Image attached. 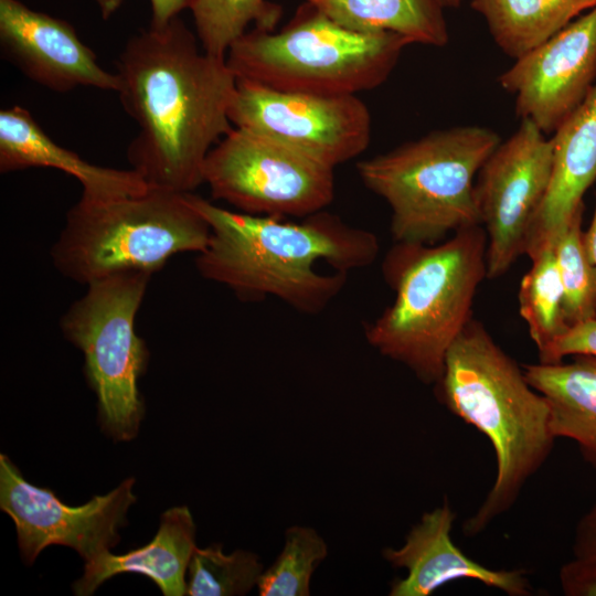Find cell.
Masks as SVG:
<instances>
[{"instance_id":"19","label":"cell","mask_w":596,"mask_h":596,"mask_svg":"<svg viewBox=\"0 0 596 596\" xmlns=\"http://www.w3.org/2000/svg\"><path fill=\"white\" fill-rule=\"evenodd\" d=\"M574 356L570 363L523 364V371L550 404L555 437L574 440L596 468V356Z\"/></svg>"},{"instance_id":"27","label":"cell","mask_w":596,"mask_h":596,"mask_svg":"<svg viewBox=\"0 0 596 596\" xmlns=\"http://www.w3.org/2000/svg\"><path fill=\"white\" fill-rule=\"evenodd\" d=\"M568 355L596 356V318L570 327L555 342L545 363H560Z\"/></svg>"},{"instance_id":"16","label":"cell","mask_w":596,"mask_h":596,"mask_svg":"<svg viewBox=\"0 0 596 596\" xmlns=\"http://www.w3.org/2000/svg\"><path fill=\"white\" fill-rule=\"evenodd\" d=\"M552 171L533 220L524 254L553 247L584 212L583 198L596 180V83L576 110L553 132Z\"/></svg>"},{"instance_id":"8","label":"cell","mask_w":596,"mask_h":596,"mask_svg":"<svg viewBox=\"0 0 596 596\" xmlns=\"http://www.w3.org/2000/svg\"><path fill=\"white\" fill-rule=\"evenodd\" d=\"M151 276L125 270L89 283L60 322L63 336L84 355L98 423L115 441L134 439L145 416L138 381L147 370L149 351L135 320Z\"/></svg>"},{"instance_id":"4","label":"cell","mask_w":596,"mask_h":596,"mask_svg":"<svg viewBox=\"0 0 596 596\" xmlns=\"http://www.w3.org/2000/svg\"><path fill=\"white\" fill-rule=\"evenodd\" d=\"M487 244L481 225L436 244L395 242L382 264L394 299L364 324L368 343L436 384L449 348L472 319L477 289L487 278Z\"/></svg>"},{"instance_id":"24","label":"cell","mask_w":596,"mask_h":596,"mask_svg":"<svg viewBox=\"0 0 596 596\" xmlns=\"http://www.w3.org/2000/svg\"><path fill=\"white\" fill-rule=\"evenodd\" d=\"M187 595H246L263 573L258 555L244 550L230 554L220 544L195 547L189 564Z\"/></svg>"},{"instance_id":"12","label":"cell","mask_w":596,"mask_h":596,"mask_svg":"<svg viewBox=\"0 0 596 596\" xmlns=\"http://www.w3.org/2000/svg\"><path fill=\"white\" fill-rule=\"evenodd\" d=\"M135 478H126L106 494L82 505H68L49 488L29 482L10 458L0 455V509L12 519L21 556L32 565L50 545L75 550L88 562L120 541L118 530L137 501Z\"/></svg>"},{"instance_id":"14","label":"cell","mask_w":596,"mask_h":596,"mask_svg":"<svg viewBox=\"0 0 596 596\" xmlns=\"http://www.w3.org/2000/svg\"><path fill=\"white\" fill-rule=\"evenodd\" d=\"M0 45L26 77L54 92L77 87L118 89L109 73L65 20L35 11L19 0H0Z\"/></svg>"},{"instance_id":"25","label":"cell","mask_w":596,"mask_h":596,"mask_svg":"<svg viewBox=\"0 0 596 596\" xmlns=\"http://www.w3.org/2000/svg\"><path fill=\"white\" fill-rule=\"evenodd\" d=\"M327 553V544L316 530L299 525L289 528L280 554L259 576L258 594L308 596L311 576Z\"/></svg>"},{"instance_id":"30","label":"cell","mask_w":596,"mask_h":596,"mask_svg":"<svg viewBox=\"0 0 596 596\" xmlns=\"http://www.w3.org/2000/svg\"><path fill=\"white\" fill-rule=\"evenodd\" d=\"M192 0H150L151 26H163L179 13L190 8Z\"/></svg>"},{"instance_id":"10","label":"cell","mask_w":596,"mask_h":596,"mask_svg":"<svg viewBox=\"0 0 596 596\" xmlns=\"http://www.w3.org/2000/svg\"><path fill=\"white\" fill-rule=\"evenodd\" d=\"M228 116L234 127L332 169L361 155L371 140V115L358 95L287 92L237 78Z\"/></svg>"},{"instance_id":"7","label":"cell","mask_w":596,"mask_h":596,"mask_svg":"<svg viewBox=\"0 0 596 596\" xmlns=\"http://www.w3.org/2000/svg\"><path fill=\"white\" fill-rule=\"evenodd\" d=\"M210 227L188 193L149 188L109 200L82 198L51 248L64 277L88 285L115 273H156L174 255L201 253Z\"/></svg>"},{"instance_id":"15","label":"cell","mask_w":596,"mask_h":596,"mask_svg":"<svg viewBox=\"0 0 596 596\" xmlns=\"http://www.w3.org/2000/svg\"><path fill=\"white\" fill-rule=\"evenodd\" d=\"M455 513L448 502L423 514L398 549L386 547L384 558L407 571L393 582L391 596H428L441 586L460 579L478 581L510 596L531 594L521 570H492L473 561L455 545L451 529Z\"/></svg>"},{"instance_id":"13","label":"cell","mask_w":596,"mask_h":596,"mask_svg":"<svg viewBox=\"0 0 596 596\" xmlns=\"http://www.w3.org/2000/svg\"><path fill=\"white\" fill-rule=\"evenodd\" d=\"M596 78V7L533 47L499 75L515 113L553 134L583 103Z\"/></svg>"},{"instance_id":"31","label":"cell","mask_w":596,"mask_h":596,"mask_svg":"<svg viewBox=\"0 0 596 596\" xmlns=\"http://www.w3.org/2000/svg\"><path fill=\"white\" fill-rule=\"evenodd\" d=\"M583 242L587 256L596 269V206L587 231L583 232Z\"/></svg>"},{"instance_id":"5","label":"cell","mask_w":596,"mask_h":596,"mask_svg":"<svg viewBox=\"0 0 596 596\" xmlns=\"http://www.w3.org/2000/svg\"><path fill=\"white\" fill-rule=\"evenodd\" d=\"M500 141L483 126L437 129L360 161L356 170L390 206L395 242L436 244L480 225L476 177Z\"/></svg>"},{"instance_id":"17","label":"cell","mask_w":596,"mask_h":596,"mask_svg":"<svg viewBox=\"0 0 596 596\" xmlns=\"http://www.w3.org/2000/svg\"><path fill=\"white\" fill-rule=\"evenodd\" d=\"M53 168L82 185V198L109 200L146 192L149 187L131 168L115 169L89 163L49 137L31 113L13 106L0 111V172Z\"/></svg>"},{"instance_id":"21","label":"cell","mask_w":596,"mask_h":596,"mask_svg":"<svg viewBox=\"0 0 596 596\" xmlns=\"http://www.w3.org/2000/svg\"><path fill=\"white\" fill-rule=\"evenodd\" d=\"M499 49L513 60L549 40L596 0H471Z\"/></svg>"},{"instance_id":"22","label":"cell","mask_w":596,"mask_h":596,"mask_svg":"<svg viewBox=\"0 0 596 596\" xmlns=\"http://www.w3.org/2000/svg\"><path fill=\"white\" fill-rule=\"evenodd\" d=\"M530 259L531 268L519 287V311L538 349L539 362L545 363L570 326L564 316V294L553 247L538 251Z\"/></svg>"},{"instance_id":"32","label":"cell","mask_w":596,"mask_h":596,"mask_svg":"<svg viewBox=\"0 0 596 596\" xmlns=\"http://www.w3.org/2000/svg\"><path fill=\"white\" fill-rule=\"evenodd\" d=\"M104 20L109 19L123 6L125 0H93Z\"/></svg>"},{"instance_id":"18","label":"cell","mask_w":596,"mask_h":596,"mask_svg":"<svg viewBox=\"0 0 596 596\" xmlns=\"http://www.w3.org/2000/svg\"><path fill=\"white\" fill-rule=\"evenodd\" d=\"M195 547V524L189 508H170L161 514L159 529L148 544L119 555L107 551L85 562L73 592L89 596L107 579L135 573L149 577L164 596L187 595L185 575Z\"/></svg>"},{"instance_id":"11","label":"cell","mask_w":596,"mask_h":596,"mask_svg":"<svg viewBox=\"0 0 596 596\" xmlns=\"http://www.w3.org/2000/svg\"><path fill=\"white\" fill-rule=\"evenodd\" d=\"M553 146L521 119L481 166L475 182L480 225L487 234V278L502 276L525 252L533 220L546 194Z\"/></svg>"},{"instance_id":"2","label":"cell","mask_w":596,"mask_h":596,"mask_svg":"<svg viewBox=\"0 0 596 596\" xmlns=\"http://www.w3.org/2000/svg\"><path fill=\"white\" fill-rule=\"evenodd\" d=\"M188 199L210 227L198 272L243 301L274 297L301 313H320L348 274L380 253L374 233L324 211L287 221L226 210L193 193Z\"/></svg>"},{"instance_id":"29","label":"cell","mask_w":596,"mask_h":596,"mask_svg":"<svg viewBox=\"0 0 596 596\" xmlns=\"http://www.w3.org/2000/svg\"><path fill=\"white\" fill-rule=\"evenodd\" d=\"M596 553V504L581 520L575 540V555Z\"/></svg>"},{"instance_id":"9","label":"cell","mask_w":596,"mask_h":596,"mask_svg":"<svg viewBox=\"0 0 596 596\" xmlns=\"http://www.w3.org/2000/svg\"><path fill=\"white\" fill-rule=\"evenodd\" d=\"M203 181L237 211L302 219L334 199V169L263 135L233 127L209 152Z\"/></svg>"},{"instance_id":"33","label":"cell","mask_w":596,"mask_h":596,"mask_svg":"<svg viewBox=\"0 0 596 596\" xmlns=\"http://www.w3.org/2000/svg\"><path fill=\"white\" fill-rule=\"evenodd\" d=\"M439 4L446 9V8H458L461 3V0H437Z\"/></svg>"},{"instance_id":"28","label":"cell","mask_w":596,"mask_h":596,"mask_svg":"<svg viewBox=\"0 0 596 596\" xmlns=\"http://www.w3.org/2000/svg\"><path fill=\"white\" fill-rule=\"evenodd\" d=\"M561 585L570 596H596V553L578 554L560 573Z\"/></svg>"},{"instance_id":"3","label":"cell","mask_w":596,"mask_h":596,"mask_svg":"<svg viewBox=\"0 0 596 596\" xmlns=\"http://www.w3.org/2000/svg\"><path fill=\"white\" fill-rule=\"evenodd\" d=\"M436 389L448 411L482 433L494 451L493 485L462 526L465 535L473 536L513 505L549 458L556 439L551 407L523 368L475 319L449 348Z\"/></svg>"},{"instance_id":"20","label":"cell","mask_w":596,"mask_h":596,"mask_svg":"<svg viewBox=\"0 0 596 596\" xmlns=\"http://www.w3.org/2000/svg\"><path fill=\"white\" fill-rule=\"evenodd\" d=\"M350 30L392 32L418 43L441 47L449 41L444 8L437 0H307Z\"/></svg>"},{"instance_id":"26","label":"cell","mask_w":596,"mask_h":596,"mask_svg":"<svg viewBox=\"0 0 596 596\" xmlns=\"http://www.w3.org/2000/svg\"><path fill=\"white\" fill-rule=\"evenodd\" d=\"M583 214L553 244L563 287V310L570 327L596 318V269L583 242Z\"/></svg>"},{"instance_id":"1","label":"cell","mask_w":596,"mask_h":596,"mask_svg":"<svg viewBox=\"0 0 596 596\" xmlns=\"http://www.w3.org/2000/svg\"><path fill=\"white\" fill-rule=\"evenodd\" d=\"M118 93L139 131L127 159L151 189L192 193L211 149L234 127L237 78L225 57L199 49L178 17L130 38L116 63Z\"/></svg>"},{"instance_id":"6","label":"cell","mask_w":596,"mask_h":596,"mask_svg":"<svg viewBox=\"0 0 596 596\" xmlns=\"http://www.w3.org/2000/svg\"><path fill=\"white\" fill-rule=\"evenodd\" d=\"M409 44L396 33L344 28L306 1L280 31L244 33L225 58L238 79L287 92L358 95L384 83Z\"/></svg>"},{"instance_id":"23","label":"cell","mask_w":596,"mask_h":596,"mask_svg":"<svg viewBox=\"0 0 596 596\" xmlns=\"http://www.w3.org/2000/svg\"><path fill=\"white\" fill-rule=\"evenodd\" d=\"M189 9L201 47L219 57H226L249 24L273 31L281 17L280 6L267 0H192Z\"/></svg>"}]
</instances>
